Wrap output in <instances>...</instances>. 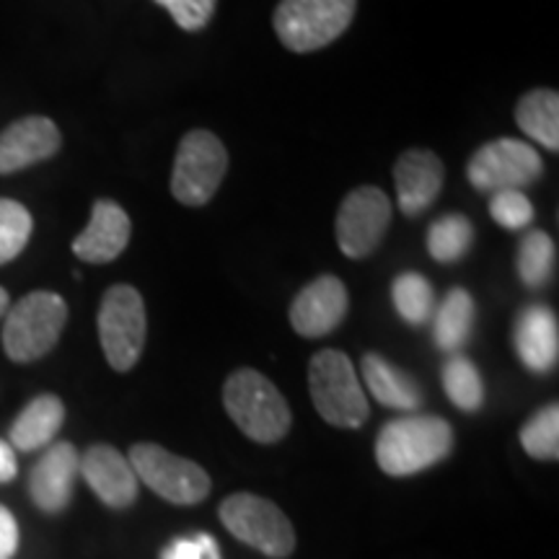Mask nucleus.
Masks as SVG:
<instances>
[{
    "instance_id": "33",
    "label": "nucleus",
    "mask_w": 559,
    "mask_h": 559,
    "mask_svg": "<svg viewBox=\"0 0 559 559\" xmlns=\"http://www.w3.org/2000/svg\"><path fill=\"white\" fill-rule=\"evenodd\" d=\"M16 472H19V464H16V453H13V445L5 443V440H0V485L11 481L16 477Z\"/></svg>"
},
{
    "instance_id": "24",
    "label": "nucleus",
    "mask_w": 559,
    "mask_h": 559,
    "mask_svg": "<svg viewBox=\"0 0 559 559\" xmlns=\"http://www.w3.org/2000/svg\"><path fill=\"white\" fill-rule=\"evenodd\" d=\"M474 243V226L466 215L451 213L443 218L432 221L428 230V251L436 262L453 264L461 257H466V251Z\"/></svg>"
},
{
    "instance_id": "29",
    "label": "nucleus",
    "mask_w": 559,
    "mask_h": 559,
    "mask_svg": "<svg viewBox=\"0 0 559 559\" xmlns=\"http://www.w3.org/2000/svg\"><path fill=\"white\" fill-rule=\"evenodd\" d=\"M489 215L502 228L521 230L528 228V223L534 221V205L523 190H502L495 192L489 200Z\"/></svg>"
},
{
    "instance_id": "25",
    "label": "nucleus",
    "mask_w": 559,
    "mask_h": 559,
    "mask_svg": "<svg viewBox=\"0 0 559 559\" xmlns=\"http://www.w3.org/2000/svg\"><path fill=\"white\" fill-rule=\"evenodd\" d=\"M557 249L555 241L544 230H528L521 239L519 257H515V267H519V277L526 288H542L555 275Z\"/></svg>"
},
{
    "instance_id": "23",
    "label": "nucleus",
    "mask_w": 559,
    "mask_h": 559,
    "mask_svg": "<svg viewBox=\"0 0 559 559\" xmlns=\"http://www.w3.org/2000/svg\"><path fill=\"white\" fill-rule=\"evenodd\" d=\"M391 300L400 317L412 326H423L436 311V290L430 280L419 272H402L391 285Z\"/></svg>"
},
{
    "instance_id": "10",
    "label": "nucleus",
    "mask_w": 559,
    "mask_h": 559,
    "mask_svg": "<svg viewBox=\"0 0 559 559\" xmlns=\"http://www.w3.org/2000/svg\"><path fill=\"white\" fill-rule=\"evenodd\" d=\"M544 164L534 145L515 138H498L474 153L466 177L479 192L526 190L542 177Z\"/></svg>"
},
{
    "instance_id": "2",
    "label": "nucleus",
    "mask_w": 559,
    "mask_h": 559,
    "mask_svg": "<svg viewBox=\"0 0 559 559\" xmlns=\"http://www.w3.org/2000/svg\"><path fill=\"white\" fill-rule=\"evenodd\" d=\"M223 404L228 417L243 436L257 443H277L288 436L293 415L285 396L254 368H239L223 386Z\"/></svg>"
},
{
    "instance_id": "1",
    "label": "nucleus",
    "mask_w": 559,
    "mask_h": 559,
    "mask_svg": "<svg viewBox=\"0 0 559 559\" xmlns=\"http://www.w3.org/2000/svg\"><path fill=\"white\" fill-rule=\"evenodd\" d=\"M453 430L443 417L407 415L391 419L376 438V461L389 477H412L449 459Z\"/></svg>"
},
{
    "instance_id": "11",
    "label": "nucleus",
    "mask_w": 559,
    "mask_h": 559,
    "mask_svg": "<svg viewBox=\"0 0 559 559\" xmlns=\"http://www.w3.org/2000/svg\"><path fill=\"white\" fill-rule=\"evenodd\" d=\"M391 200L379 187H358L342 200L337 210V247L349 260H366L379 249L391 223Z\"/></svg>"
},
{
    "instance_id": "6",
    "label": "nucleus",
    "mask_w": 559,
    "mask_h": 559,
    "mask_svg": "<svg viewBox=\"0 0 559 559\" xmlns=\"http://www.w3.org/2000/svg\"><path fill=\"white\" fill-rule=\"evenodd\" d=\"M228 171V151L210 130H192L181 138L171 171V194L181 205L202 207L215 198Z\"/></svg>"
},
{
    "instance_id": "3",
    "label": "nucleus",
    "mask_w": 559,
    "mask_h": 559,
    "mask_svg": "<svg viewBox=\"0 0 559 559\" xmlns=\"http://www.w3.org/2000/svg\"><path fill=\"white\" fill-rule=\"evenodd\" d=\"M3 349L13 362H34L58 345L68 324V304L52 290H34L9 306Z\"/></svg>"
},
{
    "instance_id": "26",
    "label": "nucleus",
    "mask_w": 559,
    "mask_h": 559,
    "mask_svg": "<svg viewBox=\"0 0 559 559\" xmlns=\"http://www.w3.org/2000/svg\"><path fill=\"white\" fill-rule=\"evenodd\" d=\"M443 389L449 400L464 412H477L485 404V383L466 355L453 353L443 366Z\"/></svg>"
},
{
    "instance_id": "27",
    "label": "nucleus",
    "mask_w": 559,
    "mask_h": 559,
    "mask_svg": "<svg viewBox=\"0 0 559 559\" xmlns=\"http://www.w3.org/2000/svg\"><path fill=\"white\" fill-rule=\"evenodd\" d=\"M521 445L531 459L557 461L559 459V407L549 404L536 412L521 428Z\"/></svg>"
},
{
    "instance_id": "32",
    "label": "nucleus",
    "mask_w": 559,
    "mask_h": 559,
    "mask_svg": "<svg viewBox=\"0 0 559 559\" xmlns=\"http://www.w3.org/2000/svg\"><path fill=\"white\" fill-rule=\"evenodd\" d=\"M19 549V526L11 510L0 506V559H11Z\"/></svg>"
},
{
    "instance_id": "8",
    "label": "nucleus",
    "mask_w": 559,
    "mask_h": 559,
    "mask_svg": "<svg viewBox=\"0 0 559 559\" xmlns=\"http://www.w3.org/2000/svg\"><path fill=\"white\" fill-rule=\"evenodd\" d=\"M221 521L236 539L267 557L283 559L296 549V531L288 515L260 495H228L221 506Z\"/></svg>"
},
{
    "instance_id": "31",
    "label": "nucleus",
    "mask_w": 559,
    "mask_h": 559,
    "mask_svg": "<svg viewBox=\"0 0 559 559\" xmlns=\"http://www.w3.org/2000/svg\"><path fill=\"white\" fill-rule=\"evenodd\" d=\"M164 559H221V547L210 534L177 539L164 551Z\"/></svg>"
},
{
    "instance_id": "20",
    "label": "nucleus",
    "mask_w": 559,
    "mask_h": 559,
    "mask_svg": "<svg viewBox=\"0 0 559 559\" xmlns=\"http://www.w3.org/2000/svg\"><path fill=\"white\" fill-rule=\"evenodd\" d=\"M362 379H366L373 400L383 407L415 412L423 404V391H419L417 381L379 353H368L362 358Z\"/></svg>"
},
{
    "instance_id": "15",
    "label": "nucleus",
    "mask_w": 559,
    "mask_h": 559,
    "mask_svg": "<svg viewBox=\"0 0 559 559\" xmlns=\"http://www.w3.org/2000/svg\"><path fill=\"white\" fill-rule=\"evenodd\" d=\"M81 474V453L73 443H52L34 464L29 495L34 506L45 513H62L73 498L75 477Z\"/></svg>"
},
{
    "instance_id": "5",
    "label": "nucleus",
    "mask_w": 559,
    "mask_h": 559,
    "mask_svg": "<svg viewBox=\"0 0 559 559\" xmlns=\"http://www.w3.org/2000/svg\"><path fill=\"white\" fill-rule=\"evenodd\" d=\"M358 0H280L272 26L290 52L309 55L337 41L353 24Z\"/></svg>"
},
{
    "instance_id": "17",
    "label": "nucleus",
    "mask_w": 559,
    "mask_h": 559,
    "mask_svg": "<svg viewBox=\"0 0 559 559\" xmlns=\"http://www.w3.org/2000/svg\"><path fill=\"white\" fill-rule=\"evenodd\" d=\"M81 474L96 498L109 508H128L138 500V477L128 456L111 445H91L81 456Z\"/></svg>"
},
{
    "instance_id": "21",
    "label": "nucleus",
    "mask_w": 559,
    "mask_h": 559,
    "mask_svg": "<svg viewBox=\"0 0 559 559\" xmlns=\"http://www.w3.org/2000/svg\"><path fill=\"white\" fill-rule=\"evenodd\" d=\"M474 298L469 290L451 288L443 304L432 311V337L443 353H459L472 337Z\"/></svg>"
},
{
    "instance_id": "14",
    "label": "nucleus",
    "mask_w": 559,
    "mask_h": 559,
    "mask_svg": "<svg viewBox=\"0 0 559 559\" xmlns=\"http://www.w3.org/2000/svg\"><path fill=\"white\" fill-rule=\"evenodd\" d=\"M132 236L130 215L115 200H96L88 226L75 236L73 254L81 262L107 264L128 249Z\"/></svg>"
},
{
    "instance_id": "28",
    "label": "nucleus",
    "mask_w": 559,
    "mask_h": 559,
    "mask_svg": "<svg viewBox=\"0 0 559 559\" xmlns=\"http://www.w3.org/2000/svg\"><path fill=\"white\" fill-rule=\"evenodd\" d=\"M32 213L21 202L0 198V264L13 262L32 239Z\"/></svg>"
},
{
    "instance_id": "4",
    "label": "nucleus",
    "mask_w": 559,
    "mask_h": 559,
    "mask_svg": "<svg viewBox=\"0 0 559 559\" xmlns=\"http://www.w3.org/2000/svg\"><path fill=\"white\" fill-rule=\"evenodd\" d=\"M309 391L313 407L334 428H362L370 415L366 391L353 360L340 349H321L311 358Z\"/></svg>"
},
{
    "instance_id": "16",
    "label": "nucleus",
    "mask_w": 559,
    "mask_h": 559,
    "mask_svg": "<svg viewBox=\"0 0 559 559\" xmlns=\"http://www.w3.org/2000/svg\"><path fill=\"white\" fill-rule=\"evenodd\" d=\"M445 169L432 151L412 148L402 153L394 166V187H396V202L400 210L409 218L425 213L432 202L438 200L440 190H443Z\"/></svg>"
},
{
    "instance_id": "12",
    "label": "nucleus",
    "mask_w": 559,
    "mask_h": 559,
    "mask_svg": "<svg viewBox=\"0 0 559 559\" xmlns=\"http://www.w3.org/2000/svg\"><path fill=\"white\" fill-rule=\"evenodd\" d=\"M347 288L340 277L321 275L311 280L290 304V326L300 337H324L347 317Z\"/></svg>"
},
{
    "instance_id": "13",
    "label": "nucleus",
    "mask_w": 559,
    "mask_h": 559,
    "mask_svg": "<svg viewBox=\"0 0 559 559\" xmlns=\"http://www.w3.org/2000/svg\"><path fill=\"white\" fill-rule=\"evenodd\" d=\"M62 135L50 117H21L0 132V174H16L52 158L60 151Z\"/></svg>"
},
{
    "instance_id": "9",
    "label": "nucleus",
    "mask_w": 559,
    "mask_h": 559,
    "mask_svg": "<svg viewBox=\"0 0 559 559\" xmlns=\"http://www.w3.org/2000/svg\"><path fill=\"white\" fill-rule=\"evenodd\" d=\"M130 466L153 492L174 506H198L210 495V477L200 464L181 459L156 443H138L130 449Z\"/></svg>"
},
{
    "instance_id": "30",
    "label": "nucleus",
    "mask_w": 559,
    "mask_h": 559,
    "mask_svg": "<svg viewBox=\"0 0 559 559\" xmlns=\"http://www.w3.org/2000/svg\"><path fill=\"white\" fill-rule=\"evenodd\" d=\"M153 3L169 11L179 29L202 32L213 19L218 0H153Z\"/></svg>"
},
{
    "instance_id": "18",
    "label": "nucleus",
    "mask_w": 559,
    "mask_h": 559,
    "mask_svg": "<svg viewBox=\"0 0 559 559\" xmlns=\"http://www.w3.org/2000/svg\"><path fill=\"white\" fill-rule=\"evenodd\" d=\"M513 345L523 366L534 373H547L559 358L557 313L547 306H528L519 313L513 330Z\"/></svg>"
},
{
    "instance_id": "7",
    "label": "nucleus",
    "mask_w": 559,
    "mask_h": 559,
    "mask_svg": "<svg viewBox=\"0 0 559 559\" xmlns=\"http://www.w3.org/2000/svg\"><path fill=\"white\" fill-rule=\"evenodd\" d=\"M148 317L143 296L132 285H111L99 306V340L104 358L115 370L135 368L145 347Z\"/></svg>"
},
{
    "instance_id": "34",
    "label": "nucleus",
    "mask_w": 559,
    "mask_h": 559,
    "mask_svg": "<svg viewBox=\"0 0 559 559\" xmlns=\"http://www.w3.org/2000/svg\"><path fill=\"white\" fill-rule=\"evenodd\" d=\"M9 306H11L9 290H5V288H0V319L5 317V311H9Z\"/></svg>"
},
{
    "instance_id": "22",
    "label": "nucleus",
    "mask_w": 559,
    "mask_h": 559,
    "mask_svg": "<svg viewBox=\"0 0 559 559\" xmlns=\"http://www.w3.org/2000/svg\"><path fill=\"white\" fill-rule=\"evenodd\" d=\"M515 122L523 135L534 138L544 148L559 151V94L536 88L521 96L515 107Z\"/></svg>"
},
{
    "instance_id": "19",
    "label": "nucleus",
    "mask_w": 559,
    "mask_h": 559,
    "mask_svg": "<svg viewBox=\"0 0 559 559\" xmlns=\"http://www.w3.org/2000/svg\"><path fill=\"white\" fill-rule=\"evenodd\" d=\"M66 423V404L55 394H39L19 412L11 425V445L16 451L47 449Z\"/></svg>"
}]
</instances>
